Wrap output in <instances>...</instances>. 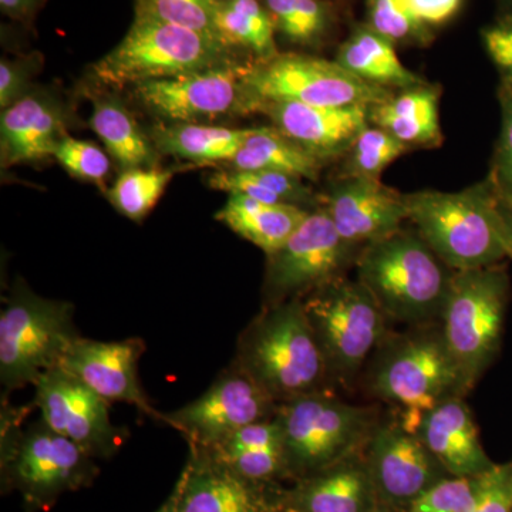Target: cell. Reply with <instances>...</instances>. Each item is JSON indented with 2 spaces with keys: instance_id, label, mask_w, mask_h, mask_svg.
I'll list each match as a JSON object with an SVG mask.
<instances>
[{
  "instance_id": "6da1fadb",
  "label": "cell",
  "mask_w": 512,
  "mask_h": 512,
  "mask_svg": "<svg viewBox=\"0 0 512 512\" xmlns=\"http://www.w3.org/2000/svg\"><path fill=\"white\" fill-rule=\"evenodd\" d=\"M234 362L278 404L332 390L302 299L265 305L239 336Z\"/></svg>"
},
{
  "instance_id": "7a4b0ae2",
  "label": "cell",
  "mask_w": 512,
  "mask_h": 512,
  "mask_svg": "<svg viewBox=\"0 0 512 512\" xmlns=\"http://www.w3.org/2000/svg\"><path fill=\"white\" fill-rule=\"evenodd\" d=\"M407 220L454 272L488 268L508 255L500 197L490 178L457 192L404 194Z\"/></svg>"
},
{
  "instance_id": "3957f363",
  "label": "cell",
  "mask_w": 512,
  "mask_h": 512,
  "mask_svg": "<svg viewBox=\"0 0 512 512\" xmlns=\"http://www.w3.org/2000/svg\"><path fill=\"white\" fill-rule=\"evenodd\" d=\"M356 269L386 318L413 326L440 319L454 275L419 232L403 228L360 249Z\"/></svg>"
},
{
  "instance_id": "277c9868",
  "label": "cell",
  "mask_w": 512,
  "mask_h": 512,
  "mask_svg": "<svg viewBox=\"0 0 512 512\" xmlns=\"http://www.w3.org/2000/svg\"><path fill=\"white\" fill-rule=\"evenodd\" d=\"M369 370L370 393L400 409V423L417 433L424 414L454 396H466L460 372L439 328L384 339Z\"/></svg>"
},
{
  "instance_id": "5b68a950",
  "label": "cell",
  "mask_w": 512,
  "mask_h": 512,
  "mask_svg": "<svg viewBox=\"0 0 512 512\" xmlns=\"http://www.w3.org/2000/svg\"><path fill=\"white\" fill-rule=\"evenodd\" d=\"M510 279L500 266L454 272L440 313V330L468 393L501 345Z\"/></svg>"
},
{
  "instance_id": "8992f818",
  "label": "cell",
  "mask_w": 512,
  "mask_h": 512,
  "mask_svg": "<svg viewBox=\"0 0 512 512\" xmlns=\"http://www.w3.org/2000/svg\"><path fill=\"white\" fill-rule=\"evenodd\" d=\"M79 338L72 303L43 298L25 282L16 281L0 313L3 392L35 386L40 377L60 365Z\"/></svg>"
},
{
  "instance_id": "52a82bcc",
  "label": "cell",
  "mask_w": 512,
  "mask_h": 512,
  "mask_svg": "<svg viewBox=\"0 0 512 512\" xmlns=\"http://www.w3.org/2000/svg\"><path fill=\"white\" fill-rule=\"evenodd\" d=\"M275 419L286 471L302 474H316L346 460L366 447L379 424L370 407L345 402L332 390L279 404Z\"/></svg>"
},
{
  "instance_id": "ba28073f",
  "label": "cell",
  "mask_w": 512,
  "mask_h": 512,
  "mask_svg": "<svg viewBox=\"0 0 512 512\" xmlns=\"http://www.w3.org/2000/svg\"><path fill=\"white\" fill-rule=\"evenodd\" d=\"M234 62L232 50L191 29L134 16L119 45L93 67L104 86H134Z\"/></svg>"
},
{
  "instance_id": "9c48e42d",
  "label": "cell",
  "mask_w": 512,
  "mask_h": 512,
  "mask_svg": "<svg viewBox=\"0 0 512 512\" xmlns=\"http://www.w3.org/2000/svg\"><path fill=\"white\" fill-rule=\"evenodd\" d=\"M302 302L330 382L348 387L386 339L389 319L365 286L345 276L320 286Z\"/></svg>"
},
{
  "instance_id": "30bf717a",
  "label": "cell",
  "mask_w": 512,
  "mask_h": 512,
  "mask_svg": "<svg viewBox=\"0 0 512 512\" xmlns=\"http://www.w3.org/2000/svg\"><path fill=\"white\" fill-rule=\"evenodd\" d=\"M245 106L252 113L264 101H296L319 107H373L392 96L390 90L353 76L336 60L305 55H276L249 66L244 82Z\"/></svg>"
},
{
  "instance_id": "8fae6325",
  "label": "cell",
  "mask_w": 512,
  "mask_h": 512,
  "mask_svg": "<svg viewBox=\"0 0 512 512\" xmlns=\"http://www.w3.org/2000/svg\"><path fill=\"white\" fill-rule=\"evenodd\" d=\"M96 460L42 419L2 448L3 476L33 510L52 507L63 494L92 483L97 476Z\"/></svg>"
},
{
  "instance_id": "7c38bea8",
  "label": "cell",
  "mask_w": 512,
  "mask_h": 512,
  "mask_svg": "<svg viewBox=\"0 0 512 512\" xmlns=\"http://www.w3.org/2000/svg\"><path fill=\"white\" fill-rule=\"evenodd\" d=\"M359 252L343 241L328 212L323 208L309 212L292 237L268 255L265 305L305 298L343 276Z\"/></svg>"
},
{
  "instance_id": "4fadbf2b",
  "label": "cell",
  "mask_w": 512,
  "mask_h": 512,
  "mask_svg": "<svg viewBox=\"0 0 512 512\" xmlns=\"http://www.w3.org/2000/svg\"><path fill=\"white\" fill-rule=\"evenodd\" d=\"M278 407L245 370L232 362L207 392L180 409L160 413L158 421L177 430L190 447L212 448L248 424L274 419Z\"/></svg>"
},
{
  "instance_id": "5bb4252c",
  "label": "cell",
  "mask_w": 512,
  "mask_h": 512,
  "mask_svg": "<svg viewBox=\"0 0 512 512\" xmlns=\"http://www.w3.org/2000/svg\"><path fill=\"white\" fill-rule=\"evenodd\" d=\"M35 402L47 427L79 444L94 458L119 451L127 431L111 423L110 403L56 366L37 380Z\"/></svg>"
},
{
  "instance_id": "9a60e30c",
  "label": "cell",
  "mask_w": 512,
  "mask_h": 512,
  "mask_svg": "<svg viewBox=\"0 0 512 512\" xmlns=\"http://www.w3.org/2000/svg\"><path fill=\"white\" fill-rule=\"evenodd\" d=\"M249 66L220 64L201 72L137 84L136 94L151 113L171 123L218 119L247 113L244 82Z\"/></svg>"
},
{
  "instance_id": "2e32d148",
  "label": "cell",
  "mask_w": 512,
  "mask_h": 512,
  "mask_svg": "<svg viewBox=\"0 0 512 512\" xmlns=\"http://www.w3.org/2000/svg\"><path fill=\"white\" fill-rule=\"evenodd\" d=\"M146 350L140 338L101 342L80 336L63 356L60 367L86 384L107 403H126L151 419L160 417L138 380V362Z\"/></svg>"
},
{
  "instance_id": "e0dca14e",
  "label": "cell",
  "mask_w": 512,
  "mask_h": 512,
  "mask_svg": "<svg viewBox=\"0 0 512 512\" xmlns=\"http://www.w3.org/2000/svg\"><path fill=\"white\" fill-rule=\"evenodd\" d=\"M367 470L379 493L410 507L431 485L439 483L441 464L423 441L399 420L379 423L366 444ZM444 470V468H443Z\"/></svg>"
},
{
  "instance_id": "ac0fdd59",
  "label": "cell",
  "mask_w": 512,
  "mask_h": 512,
  "mask_svg": "<svg viewBox=\"0 0 512 512\" xmlns=\"http://www.w3.org/2000/svg\"><path fill=\"white\" fill-rule=\"evenodd\" d=\"M323 210L343 241L356 249L389 237L407 220L404 194L380 180L346 175L330 190Z\"/></svg>"
},
{
  "instance_id": "d6986e66",
  "label": "cell",
  "mask_w": 512,
  "mask_h": 512,
  "mask_svg": "<svg viewBox=\"0 0 512 512\" xmlns=\"http://www.w3.org/2000/svg\"><path fill=\"white\" fill-rule=\"evenodd\" d=\"M366 106L319 107L296 101H264L252 113H264L276 130L311 151L320 160L348 154L363 130L369 126Z\"/></svg>"
},
{
  "instance_id": "ffe728a7",
  "label": "cell",
  "mask_w": 512,
  "mask_h": 512,
  "mask_svg": "<svg viewBox=\"0 0 512 512\" xmlns=\"http://www.w3.org/2000/svg\"><path fill=\"white\" fill-rule=\"evenodd\" d=\"M177 484L178 512H271L258 483L239 476L201 448L190 447Z\"/></svg>"
},
{
  "instance_id": "44dd1931",
  "label": "cell",
  "mask_w": 512,
  "mask_h": 512,
  "mask_svg": "<svg viewBox=\"0 0 512 512\" xmlns=\"http://www.w3.org/2000/svg\"><path fill=\"white\" fill-rule=\"evenodd\" d=\"M417 436L451 477H478L494 467L464 397H450L424 414Z\"/></svg>"
},
{
  "instance_id": "7402d4cb",
  "label": "cell",
  "mask_w": 512,
  "mask_h": 512,
  "mask_svg": "<svg viewBox=\"0 0 512 512\" xmlns=\"http://www.w3.org/2000/svg\"><path fill=\"white\" fill-rule=\"evenodd\" d=\"M64 134L63 110L49 97L28 94L3 110L2 165L10 167L53 156Z\"/></svg>"
},
{
  "instance_id": "603a6c76",
  "label": "cell",
  "mask_w": 512,
  "mask_h": 512,
  "mask_svg": "<svg viewBox=\"0 0 512 512\" xmlns=\"http://www.w3.org/2000/svg\"><path fill=\"white\" fill-rule=\"evenodd\" d=\"M372 478L367 467L340 461L319 471L286 497L285 512H369Z\"/></svg>"
},
{
  "instance_id": "cb8c5ba5",
  "label": "cell",
  "mask_w": 512,
  "mask_h": 512,
  "mask_svg": "<svg viewBox=\"0 0 512 512\" xmlns=\"http://www.w3.org/2000/svg\"><path fill=\"white\" fill-rule=\"evenodd\" d=\"M440 94L439 87L426 82L399 90L370 107V124L383 128L407 147L439 146Z\"/></svg>"
},
{
  "instance_id": "d4e9b609",
  "label": "cell",
  "mask_w": 512,
  "mask_h": 512,
  "mask_svg": "<svg viewBox=\"0 0 512 512\" xmlns=\"http://www.w3.org/2000/svg\"><path fill=\"white\" fill-rule=\"evenodd\" d=\"M309 212L295 205L268 204L247 195L231 194L215 218L268 256L292 237Z\"/></svg>"
},
{
  "instance_id": "484cf974",
  "label": "cell",
  "mask_w": 512,
  "mask_h": 512,
  "mask_svg": "<svg viewBox=\"0 0 512 512\" xmlns=\"http://www.w3.org/2000/svg\"><path fill=\"white\" fill-rule=\"evenodd\" d=\"M336 62L367 83L384 89L406 90L424 83L397 56L394 43L363 26L340 46Z\"/></svg>"
},
{
  "instance_id": "4316f807",
  "label": "cell",
  "mask_w": 512,
  "mask_h": 512,
  "mask_svg": "<svg viewBox=\"0 0 512 512\" xmlns=\"http://www.w3.org/2000/svg\"><path fill=\"white\" fill-rule=\"evenodd\" d=\"M254 128H227L195 123L160 124L153 128L154 146L195 163H222L237 156Z\"/></svg>"
},
{
  "instance_id": "83f0119b",
  "label": "cell",
  "mask_w": 512,
  "mask_h": 512,
  "mask_svg": "<svg viewBox=\"0 0 512 512\" xmlns=\"http://www.w3.org/2000/svg\"><path fill=\"white\" fill-rule=\"evenodd\" d=\"M323 161L275 127H259L239 148L237 156L229 161L231 170L278 171L316 181Z\"/></svg>"
},
{
  "instance_id": "f1b7e54d",
  "label": "cell",
  "mask_w": 512,
  "mask_h": 512,
  "mask_svg": "<svg viewBox=\"0 0 512 512\" xmlns=\"http://www.w3.org/2000/svg\"><path fill=\"white\" fill-rule=\"evenodd\" d=\"M215 28L229 50H247L258 57V62L279 55L274 22L259 0H217Z\"/></svg>"
},
{
  "instance_id": "f546056e",
  "label": "cell",
  "mask_w": 512,
  "mask_h": 512,
  "mask_svg": "<svg viewBox=\"0 0 512 512\" xmlns=\"http://www.w3.org/2000/svg\"><path fill=\"white\" fill-rule=\"evenodd\" d=\"M89 126L123 170L153 163L150 143L141 133L133 114L116 97H94Z\"/></svg>"
},
{
  "instance_id": "4dcf8cb0",
  "label": "cell",
  "mask_w": 512,
  "mask_h": 512,
  "mask_svg": "<svg viewBox=\"0 0 512 512\" xmlns=\"http://www.w3.org/2000/svg\"><path fill=\"white\" fill-rule=\"evenodd\" d=\"M208 181L214 190L247 195L268 204L295 205L306 210L305 204L313 201L312 191L302 178L278 171H218Z\"/></svg>"
},
{
  "instance_id": "1f68e13d",
  "label": "cell",
  "mask_w": 512,
  "mask_h": 512,
  "mask_svg": "<svg viewBox=\"0 0 512 512\" xmlns=\"http://www.w3.org/2000/svg\"><path fill=\"white\" fill-rule=\"evenodd\" d=\"M173 174V171L146 167L123 170L110 188L109 200L128 220L143 221L156 207Z\"/></svg>"
},
{
  "instance_id": "d6a6232c",
  "label": "cell",
  "mask_w": 512,
  "mask_h": 512,
  "mask_svg": "<svg viewBox=\"0 0 512 512\" xmlns=\"http://www.w3.org/2000/svg\"><path fill=\"white\" fill-rule=\"evenodd\" d=\"M276 32L299 46H316L330 25L329 10L320 0H264Z\"/></svg>"
},
{
  "instance_id": "836d02e7",
  "label": "cell",
  "mask_w": 512,
  "mask_h": 512,
  "mask_svg": "<svg viewBox=\"0 0 512 512\" xmlns=\"http://www.w3.org/2000/svg\"><path fill=\"white\" fill-rule=\"evenodd\" d=\"M407 150L406 144L383 128L367 126L350 147L346 177L379 181L386 168Z\"/></svg>"
},
{
  "instance_id": "e575fe53",
  "label": "cell",
  "mask_w": 512,
  "mask_h": 512,
  "mask_svg": "<svg viewBox=\"0 0 512 512\" xmlns=\"http://www.w3.org/2000/svg\"><path fill=\"white\" fill-rule=\"evenodd\" d=\"M134 8V16L191 29L220 42L215 28L217 0H136Z\"/></svg>"
},
{
  "instance_id": "d590c367",
  "label": "cell",
  "mask_w": 512,
  "mask_h": 512,
  "mask_svg": "<svg viewBox=\"0 0 512 512\" xmlns=\"http://www.w3.org/2000/svg\"><path fill=\"white\" fill-rule=\"evenodd\" d=\"M481 476L444 478L419 495L409 512H471L480 493Z\"/></svg>"
},
{
  "instance_id": "8d00e7d4",
  "label": "cell",
  "mask_w": 512,
  "mask_h": 512,
  "mask_svg": "<svg viewBox=\"0 0 512 512\" xmlns=\"http://www.w3.org/2000/svg\"><path fill=\"white\" fill-rule=\"evenodd\" d=\"M369 28L390 42H423L427 29L407 12L403 0H367Z\"/></svg>"
},
{
  "instance_id": "74e56055",
  "label": "cell",
  "mask_w": 512,
  "mask_h": 512,
  "mask_svg": "<svg viewBox=\"0 0 512 512\" xmlns=\"http://www.w3.org/2000/svg\"><path fill=\"white\" fill-rule=\"evenodd\" d=\"M53 157L67 173L90 183L103 184L110 171V158L101 148L69 136L60 140Z\"/></svg>"
},
{
  "instance_id": "f35d334b",
  "label": "cell",
  "mask_w": 512,
  "mask_h": 512,
  "mask_svg": "<svg viewBox=\"0 0 512 512\" xmlns=\"http://www.w3.org/2000/svg\"><path fill=\"white\" fill-rule=\"evenodd\" d=\"M501 133L495 150L491 183L501 200L512 202V89L501 84Z\"/></svg>"
},
{
  "instance_id": "ab89813d",
  "label": "cell",
  "mask_w": 512,
  "mask_h": 512,
  "mask_svg": "<svg viewBox=\"0 0 512 512\" xmlns=\"http://www.w3.org/2000/svg\"><path fill=\"white\" fill-rule=\"evenodd\" d=\"M208 453L234 470L239 476L258 484L261 481L271 480L272 477L286 471L281 448H261V450H248L232 454H214L211 451Z\"/></svg>"
},
{
  "instance_id": "60d3db41",
  "label": "cell",
  "mask_w": 512,
  "mask_h": 512,
  "mask_svg": "<svg viewBox=\"0 0 512 512\" xmlns=\"http://www.w3.org/2000/svg\"><path fill=\"white\" fill-rule=\"evenodd\" d=\"M261 448H281L282 434L278 421L274 419L256 421L242 427L222 441L218 446L202 448L214 454L241 453V451L261 450Z\"/></svg>"
},
{
  "instance_id": "b9f144b4",
  "label": "cell",
  "mask_w": 512,
  "mask_h": 512,
  "mask_svg": "<svg viewBox=\"0 0 512 512\" xmlns=\"http://www.w3.org/2000/svg\"><path fill=\"white\" fill-rule=\"evenodd\" d=\"M471 512H512V464L494 466L481 476L480 493Z\"/></svg>"
},
{
  "instance_id": "7bdbcfd3",
  "label": "cell",
  "mask_w": 512,
  "mask_h": 512,
  "mask_svg": "<svg viewBox=\"0 0 512 512\" xmlns=\"http://www.w3.org/2000/svg\"><path fill=\"white\" fill-rule=\"evenodd\" d=\"M483 36L488 55L503 74V84L512 89V16L495 23Z\"/></svg>"
},
{
  "instance_id": "ee69618b",
  "label": "cell",
  "mask_w": 512,
  "mask_h": 512,
  "mask_svg": "<svg viewBox=\"0 0 512 512\" xmlns=\"http://www.w3.org/2000/svg\"><path fill=\"white\" fill-rule=\"evenodd\" d=\"M30 63L26 60H10L3 57L0 62V106L8 109L28 96Z\"/></svg>"
},
{
  "instance_id": "f6af8a7d",
  "label": "cell",
  "mask_w": 512,
  "mask_h": 512,
  "mask_svg": "<svg viewBox=\"0 0 512 512\" xmlns=\"http://www.w3.org/2000/svg\"><path fill=\"white\" fill-rule=\"evenodd\" d=\"M407 12L423 28L439 26L453 19L463 0H403Z\"/></svg>"
},
{
  "instance_id": "bcb514c9",
  "label": "cell",
  "mask_w": 512,
  "mask_h": 512,
  "mask_svg": "<svg viewBox=\"0 0 512 512\" xmlns=\"http://www.w3.org/2000/svg\"><path fill=\"white\" fill-rule=\"evenodd\" d=\"M40 0H0V9L13 20H29Z\"/></svg>"
},
{
  "instance_id": "7dc6e473",
  "label": "cell",
  "mask_w": 512,
  "mask_h": 512,
  "mask_svg": "<svg viewBox=\"0 0 512 512\" xmlns=\"http://www.w3.org/2000/svg\"><path fill=\"white\" fill-rule=\"evenodd\" d=\"M500 212L504 222L505 238H507L508 255L512 258V202L500 198Z\"/></svg>"
},
{
  "instance_id": "c3c4849f",
  "label": "cell",
  "mask_w": 512,
  "mask_h": 512,
  "mask_svg": "<svg viewBox=\"0 0 512 512\" xmlns=\"http://www.w3.org/2000/svg\"><path fill=\"white\" fill-rule=\"evenodd\" d=\"M178 498H180V487L177 484L173 494L167 498V501L156 512H178Z\"/></svg>"
},
{
  "instance_id": "681fc988",
  "label": "cell",
  "mask_w": 512,
  "mask_h": 512,
  "mask_svg": "<svg viewBox=\"0 0 512 512\" xmlns=\"http://www.w3.org/2000/svg\"><path fill=\"white\" fill-rule=\"evenodd\" d=\"M369 512H389V511L383 510V508H380V507H375V508H373L372 511H369Z\"/></svg>"
}]
</instances>
